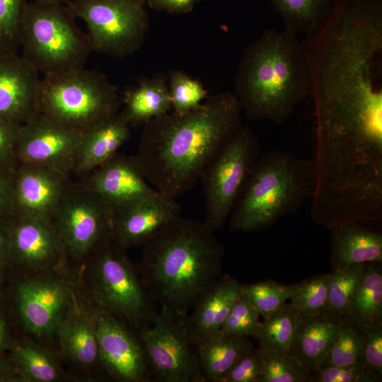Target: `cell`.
<instances>
[{
    "label": "cell",
    "instance_id": "2e32d148",
    "mask_svg": "<svg viewBox=\"0 0 382 382\" xmlns=\"http://www.w3.org/2000/svg\"><path fill=\"white\" fill-rule=\"evenodd\" d=\"M176 199L156 191L114 209L112 239L124 249L143 245L180 215L181 208Z\"/></svg>",
    "mask_w": 382,
    "mask_h": 382
},
{
    "label": "cell",
    "instance_id": "8d00e7d4",
    "mask_svg": "<svg viewBox=\"0 0 382 382\" xmlns=\"http://www.w3.org/2000/svg\"><path fill=\"white\" fill-rule=\"evenodd\" d=\"M259 316L248 296L243 292L231 306L219 332L253 337L260 323Z\"/></svg>",
    "mask_w": 382,
    "mask_h": 382
},
{
    "label": "cell",
    "instance_id": "8fae6325",
    "mask_svg": "<svg viewBox=\"0 0 382 382\" xmlns=\"http://www.w3.org/2000/svg\"><path fill=\"white\" fill-rule=\"evenodd\" d=\"M112 209L82 181L71 182L52 221L66 254L81 260L112 239Z\"/></svg>",
    "mask_w": 382,
    "mask_h": 382
},
{
    "label": "cell",
    "instance_id": "30bf717a",
    "mask_svg": "<svg viewBox=\"0 0 382 382\" xmlns=\"http://www.w3.org/2000/svg\"><path fill=\"white\" fill-rule=\"evenodd\" d=\"M187 317L160 309L151 323L139 332L151 381L206 382Z\"/></svg>",
    "mask_w": 382,
    "mask_h": 382
},
{
    "label": "cell",
    "instance_id": "c3c4849f",
    "mask_svg": "<svg viewBox=\"0 0 382 382\" xmlns=\"http://www.w3.org/2000/svg\"><path fill=\"white\" fill-rule=\"evenodd\" d=\"M32 2L43 3V4H61L62 2L67 0H31Z\"/></svg>",
    "mask_w": 382,
    "mask_h": 382
},
{
    "label": "cell",
    "instance_id": "4fadbf2b",
    "mask_svg": "<svg viewBox=\"0 0 382 382\" xmlns=\"http://www.w3.org/2000/svg\"><path fill=\"white\" fill-rule=\"evenodd\" d=\"M15 300L24 328L40 337L56 333L74 301L68 284L48 272L21 279L16 288Z\"/></svg>",
    "mask_w": 382,
    "mask_h": 382
},
{
    "label": "cell",
    "instance_id": "f35d334b",
    "mask_svg": "<svg viewBox=\"0 0 382 382\" xmlns=\"http://www.w3.org/2000/svg\"><path fill=\"white\" fill-rule=\"evenodd\" d=\"M381 374L361 361L342 366L321 367L311 372L308 382H381Z\"/></svg>",
    "mask_w": 382,
    "mask_h": 382
},
{
    "label": "cell",
    "instance_id": "6da1fadb",
    "mask_svg": "<svg viewBox=\"0 0 382 382\" xmlns=\"http://www.w3.org/2000/svg\"><path fill=\"white\" fill-rule=\"evenodd\" d=\"M234 95L224 92L183 114L173 111L145 125L135 156L149 183L177 198L199 180L221 146L241 125Z\"/></svg>",
    "mask_w": 382,
    "mask_h": 382
},
{
    "label": "cell",
    "instance_id": "f1b7e54d",
    "mask_svg": "<svg viewBox=\"0 0 382 382\" xmlns=\"http://www.w3.org/2000/svg\"><path fill=\"white\" fill-rule=\"evenodd\" d=\"M12 352V361L21 382H54L62 378L56 359L42 347L27 342L16 345Z\"/></svg>",
    "mask_w": 382,
    "mask_h": 382
},
{
    "label": "cell",
    "instance_id": "9a60e30c",
    "mask_svg": "<svg viewBox=\"0 0 382 382\" xmlns=\"http://www.w3.org/2000/svg\"><path fill=\"white\" fill-rule=\"evenodd\" d=\"M9 222L8 260L38 273L54 270L62 264L66 252L52 221L16 214Z\"/></svg>",
    "mask_w": 382,
    "mask_h": 382
},
{
    "label": "cell",
    "instance_id": "ee69618b",
    "mask_svg": "<svg viewBox=\"0 0 382 382\" xmlns=\"http://www.w3.org/2000/svg\"><path fill=\"white\" fill-rule=\"evenodd\" d=\"M200 0H146L153 8L173 13H187Z\"/></svg>",
    "mask_w": 382,
    "mask_h": 382
},
{
    "label": "cell",
    "instance_id": "7a4b0ae2",
    "mask_svg": "<svg viewBox=\"0 0 382 382\" xmlns=\"http://www.w3.org/2000/svg\"><path fill=\"white\" fill-rule=\"evenodd\" d=\"M142 245L138 272L161 310L188 316L197 299L221 277L224 248L204 221L180 215Z\"/></svg>",
    "mask_w": 382,
    "mask_h": 382
},
{
    "label": "cell",
    "instance_id": "e575fe53",
    "mask_svg": "<svg viewBox=\"0 0 382 382\" xmlns=\"http://www.w3.org/2000/svg\"><path fill=\"white\" fill-rule=\"evenodd\" d=\"M171 107L183 114L198 107L207 98V91L198 81L180 71H172L168 77Z\"/></svg>",
    "mask_w": 382,
    "mask_h": 382
},
{
    "label": "cell",
    "instance_id": "bcb514c9",
    "mask_svg": "<svg viewBox=\"0 0 382 382\" xmlns=\"http://www.w3.org/2000/svg\"><path fill=\"white\" fill-rule=\"evenodd\" d=\"M21 381L12 361L8 359L0 350V382Z\"/></svg>",
    "mask_w": 382,
    "mask_h": 382
},
{
    "label": "cell",
    "instance_id": "d590c367",
    "mask_svg": "<svg viewBox=\"0 0 382 382\" xmlns=\"http://www.w3.org/2000/svg\"><path fill=\"white\" fill-rule=\"evenodd\" d=\"M329 274L316 275L298 283L291 304L301 314H315L328 309Z\"/></svg>",
    "mask_w": 382,
    "mask_h": 382
},
{
    "label": "cell",
    "instance_id": "484cf974",
    "mask_svg": "<svg viewBox=\"0 0 382 382\" xmlns=\"http://www.w3.org/2000/svg\"><path fill=\"white\" fill-rule=\"evenodd\" d=\"M168 80L158 74L138 82L124 95L125 107L122 110L131 127L145 125L172 110Z\"/></svg>",
    "mask_w": 382,
    "mask_h": 382
},
{
    "label": "cell",
    "instance_id": "f6af8a7d",
    "mask_svg": "<svg viewBox=\"0 0 382 382\" xmlns=\"http://www.w3.org/2000/svg\"><path fill=\"white\" fill-rule=\"evenodd\" d=\"M11 248V226L9 219L0 217V262L9 259Z\"/></svg>",
    "mask_w": 382,
    "mask_h": 382
},
{
    "label": "cell",
    "instance_id": "ba28073f",
    "mask_svg": "<svg viewBox=\"0 0 382 382\" xmlns=\"http://www.w3.org/2000/svg\"><path fill=\"white\" fill-rule=\"evenodd\" d=\"M260 148L254 132L242 125L204 167L199 178L206 201L204 222L214 231L228 219L260 155Z\"/></svg>",
    "mask_w": 382,
    "mask_h": 382
},
{
    "label": "cell",
    "instance_id": "44dd1931",
    "mask_svg": "<svg viewBox=\"0 0 382 382\" xmlns=\"http://www.w3.org/2000/svg\"><path fill=\"white\" fill-rule=\"evenodd\" d=\"M242 293V284L229 275L220 277L202 293L187 317L196 345L219 332L231 306Z\"/></svg>",
    "mask_w": 382,
    "mask_h": 382
},
{
    "label": "cell",
    "instance_id": "7bdbcfd3",
    "mask_svg": "<svg viewBox=\"0 0 382 382\" xmlns=\"http://www.w3.org/2000/svg\"><path fill=\"white\" fill-rule=\"evenodd\" d=\"M20 125L0 119V164L16 166V144Z\"/></svg>",
    "mask_w": 382,
    "mask_h": 382
},
{
    "label": "cell",
    "instance_id": "ab89813d",
    "mask_svg": "<svg viewBox=\"0 0 382 382\" xmlns=\"http://www.w3.org/2000/svg\"><path fill=\"white\" fill-rule=\"evenodd\" d=\"M262 362L259 349L252 348L235 364L222 382H260Z\"/></svg>",
    "mask_w": 382,
    "mask_h": 382
},
{
    "label": "cell",
    "instance_id": "d6a6232c",
    "mask_svg": "<svg viewBox=\"0 0 382 382\" xmlns=\"http://www.w3.org/2000/svg\"><path fill=\"white\" fill-rule=\"evenodd\" d=\"M298 288V283L289 286L267 280L251 284H242L243 292L250 299L260 316L266 319L290 300Z\"/></svg>",
    "mask_w": 382,
    "mask_h": 382
},
{
    "label": "cell",
    "instance_id": "277c9868",
    "mask_svg": "<svg viewBox=\"0 0 382 382\" xmlns=\"http://www.w3.org/2000/svg\"><path fill=\"white\" fill-rule=\"evenodd\" d=\"M313 188L311 160L279 150L260 155L229 215V228L248 233L272 226L297 212Z\"/></svg>",
    "mask_w": 382,
    "mask_h": 382
},
{
    "label": "cell",
    "instance_id": "4dcf8cb0",
    "mask_svg": "<svg viewBox=\"0 0 382 382\" xmlns=\"http://www.w3.org/2000/svg\"><path fill=\"white\" fill-rule=\"evenodd\" d=\"M262 374L260 382H308L311 372L289 352L259 345Z\"/></svg>",
    "mask_w": 382,
    "mask_h": 382
},
{
    "label": "cell",
    "instance_id": "836d02e7",
    "mask_svg": "<svg viewBox=\"0 0 382 382\" xmlns=\"http://www.w3.org/2000/svg\"><path fill=\"white\" fill-rule=\"evenodd\" d=\"M363 347V332L354 324L347 321L340 328L320 368L347 366L360 361Z\"/></svg>",
    "mask_w": 382,
    "mask_h": 382
},
{
    "label": "cell",
    "instance_id": "f546056e",
    "mask_svg": "<svg viewBox=\"0 0 382 382\" xmlns=\"http://www.w3.org/2000/svg\"><path fill=\"white\" fill-rule=\"evenodd\" d=\"M299 314L291 303H285L260 323L253 337L258 345L277 352H289Z\"/></svg>",
    "mask_w": 382,
    "mask_h": 382
},
{
    "label": "cell",
    "instance_id": "5bb4252c",
    "mask_svg": "<svg viewBox=\"0 0 382 382\" xmlns=\"http://www.w3.org/2000/svg\"><path fill=\"white\" fill-rule=\"evenodd\" d=\"M93 313L99 361L108 374L122 382L151 381L139 335L137 337L121 320L98 306Z\"/></svg>",
    "mask_w": 382,
    "mask_h": 382
},
{
    "label": "cell",
    "instance_id": "9c48e42d",
    "mask_svg": "<svg viewBox=\"0 0 382 382\" xmlns=\"http://www.w3.org/2000/svg\"><path fill=\"white\" fill-rule=\"evenodd\" d=\"M67 8L86 23L93 51L119 59L141 47L149 28L142 6L126 0H74Z\"/></svg>",
    "mask_w": 382,
    "mask_h": 382
},
{
    "label": "cell",
    "instance_id": "7dc6e473",
    "mask_svg": "<svg viewBox=\"0 0 382 382\" xmlns=\"http://www.w3.org/2000/svg\"><path fill=\"white\" fill-rule=\"evenodd\" d=\"M16 344L10 335L6 322L0 313V350L4 352L10 349L13 350Z\"/></svg>",
    "mask_w": 382,
    "mask_h": 382
},
{
    "label": "cell",
    "instance_id": "74e56055",
    "mask_svg": "<svg viewBox=\"0 0 382 382\" xmlns=\"http://www.w3.org/2000/svg\"><path fill=\"white\" fill-rule=\"evenodd\" d=\"M24 0H0V52H18Z\"/></svg>",
    "mask_w": 382,
    "mask_h": 382
},
{
    "label": "cell",
    "instance_id": "603a6c76",
    "mask_svg": "<svg viewBox=\"0 0 382 382\" xmlns=\"http://www.w3.org/2000/svg\"><path fill=\"white\" fill-rule=\"evenodd\" d=\"M131 125L122 111L84 132L79 144L72 173L83 175L110 159L130 137Z\"/></svg>",
    "mask_w": 382,
    "mask_h": 382
},
{
    "label": "cell",
    "instance_id": "ac0fdd59",
    "mask_svg": "<svg viewBox=\"0 0 382 382\" xmlns=\"http://www.w3.org/2000/svg\"><path fill=\"white\" fill-rule=\"evenodd\" d=\"M71 183L69 175L54 168L18 163L14 174L16 214L52 221Z\"/></svg>",
    "mask_w": 382,
    "mask_h": 382
},
{
    "label": "cell",
    "instance_id": "b9f144b4",
    "mask_svg": "<svg viewBox=\"0 0 382 382\" xmlns=\"http://www.w3.org/2000/svg\"><path fill=\"white\" fill-rule=\"evenodd\" d=\"M17 165L0 164L1 218L9 219L16 214L14 195V174Z\"/></svg>",
    "mask_w": 382,
    "mask_h": 382
},
{
    "label": "cell",
    "instance_id": "cb8c5ba5",
    "mask_svg": "<svg viewBox=\"0 0 382 382\" xmlns=\"http://www.w3.org/2000/svg\"><path fill=\"white\" fill-rule=\"evenodd\" d=\"M61 353L76 365L90 366L99 361L96 321L74 301L58 326Z\"/></svg>",
    "mask_w": 382,
    "mask_h": 382
},
{
    "label": "cell",
    "instance_id": "f907efd6",
    "mask_svg": "<svg viewBox=\"0 0 382 382\" xmlns=\"http://www.w3.org/2000/svg\"><path fill=\"white\" fill-rule=\"evenodd\" d=\"M126 1H130L132 3H134L140 6H142L144 3L146 1V0H126Z\"/></svg>",
    "mask_w": 382,
    "mask_h": 382
},
{
    "label": "cell",
    "instance_id": "52a82bcc",
    "mask_svg": "<svg viewBox=\"0 0 382 382\" xmlns=\"http://www.w3.org/2000/svg\"><path fill=\"white\" fill-rule=\"evenodd\" d=\"M125 250L112 239L95 250L91 291L98 307L127 322L139 333L153 321L156 303Z\"/></svg>",
    "mask_w": 382,
    "mask_h": 382
},
{
    "label": "cell",
    "instance_id": "8992f818",
    "mask_svg": "<svg viewBox=\"0 0 382 382\" xmlns=\"http://www.w3.org/2000/svg\"><path fill=\"white\" fill-rule=\"evenodd\" d=\"M120 103L108 77L84 66L41 79L39 112L83 134L117 114Z\"/></svg>",
    "mask_w": 382,
    "mask_h": 382
},
{
    "label": "cell",
    "instance_id": "7402d4cb",
    "mask_svg": "<svg viewBox=\"0 0 382 382\" xmlns=\"http://www.w3.org/2000/svg\"><path fill=\"white\" fill-rule=\"evenodd\" d=\"M373 223L347 222L331 231L330 265L332 270L351 265L382 261V233Z\"/></svg>",
    "mask_w": 382,
    "mask_h": 382
},
{
    "label": "cell",
    "instance_id": "3957f363",
    "mask_svg": "<svg viewBox=\"0 0 382 382\" xmlns=\"http://www.w3.org/2000/svg\"><path fill=\"white\" fill-rule=\"evenodd\" d=\"M309 92L306 54L296 33L267 30L245 49L236 71L234 95L249 119L281 126Z\"/></svg>",
    "mask_w": 382,
    "mask_h": 382
},
{
    "label": "cell",
    "instance_id": "83f0119b",
    "mask_svg": "<svg viewBox=\"0 0 382 382\" xmlns=\"http://www.w3.org/2000/svg\"><path fill=\"white\" fill-rule=\"evenodd\" d=\"M285 29L296 35L316 30L328 16L333 0H270Z\"/></svg>",
    "mask_w": 382,
    "mask_h": 382
},
{
    "label": "cell",
    "instance_id": "ffe728a7",
    "mask_svg": "<svg viewBox=\"0 0 382 382\" xmlns=\"http://www.w3.org/2000/svg\"><path fill=\"white\" fill-rule=\"evenodd\" d=\"M346 319L329 310L299 314L289 352L311 372L319 369Z\"/></svg>",
    "mask_w": 382,
    "mask_h": 382
},
{
    "label": "cell",
    "instance_id": "5b68a950",
    "mask_svg": "<svg viewBox=\"0 0 382 382\" xmlns=\"http://www.w3.org/2000/svg\"><path fill=\"white\" fill-rule=\"evenodd\" d=\"M67 8L27 3L20 28L21 56L44 75L83 67L92 47Z\"/></svg>",
    "mask_w": 382,
    "mask_h": 382
},
{
    "label": "cell",
    "instance_id": "1f68e13d",
    "mask_svg": "<svg viewBox=\"0 0 382 382\" xmlns=\"http://www.w3.org/2000/svg\"><path fill=\"white\" fill-rule=\"evenodd\" d=\"M364 264L332 270L329 274L328 309L346 320L349 303L361 278Z\"/></svg>",
    "mask_w": 382,
    "mask_h": 382
},
{
    "label": "cell",
    "instance_id": "7c38bea8",
    "mask_svg": "<svg viewBox=\"0 0 382 382\" xmlns=\"http://www.w3.org/2000/svg\"><path fill=\"white\" fill-rule=\"evenodd\" d=\"M82 135L39 112L19 127L17 161L47 166L70 175Z\"/></svg>",
    "mask_w": 382,
    "mask_h": 382
},
{
    "label": "cell",
    "instance_id": "681fc988",
    "mask_svg": "<svg viewBox=\"0 0 382 382\" xmlns=\"http://www.w3.org/2000/svg\"><path fill=\"white\" fill-rule=\"evenodd\" d=\"M3 264L4 263L0 262V290L3 285L4 279V270L3 267Z\"/></svg>",
    "mask_w": 382,
    "mask_h": 382
},
{
    "label": "cell",
    "instance_id": "d4e9b609",
    "mask_svg": "<svg viewBox=\"0 0 382 382\" xmlns=\"http://www.w3.org/2000/svg\"><path fill=\"white\" fill-rule=\"evenodd\" d=\"M253 347L248 337L222 332L197 345V354L205 381L222 382L240 359Z\"/></svg>",
    "mask_w": 382,
    "mask_h": 382
},
{
    "label": "cell",
    "instance_id": "d6986e66",
    "mask_svg": "<svg viewBox=\"0 0 382 382\" xmlns=\"http://www.w3.org/2000/svg\"><path fill=\"white\" fill-rule=\"evenodd\" d=\"M81 181L112 211L157 191L147 181L137 157L120 153Z\"/></svg>",
    "mask_w": 382,
    "mask_h": 382
},
{
    "label": "cell",
    "instance_id": "60d3db41",
    "mask_svg": "<svg viewBox=\"0 0 382 382\" xmlns=\"http://www.w3.org/2000/svg\"><path fill=\"white\" fill-rule=\"evenodd\" d=\"M362 332L364 347L360 361L374 372L382 374V325Z\"/></svg>",
    "mask_w": 382,
    "mask_h": 382
},
{
    "label": "cell",
    "instance_id": "e0dca14e",
    "mask_svg": "<svg viewBox=\"0 0 382 382\" xmlns=\"http://www.w3.org/2000/svg\"><path fill=\"white\" fill-rule=\"evenodd\" d=\"M41 79L18 52H0V119L21 125L39 113Z\"/></svg>",
    "mask_w": 382,
    "mask_h": 382
},
{
    "label": "cell",
    "instance_id": "4316f807",
    "mask_svg": "<svg viewBox=\"0 0 382 382\" xmlns=\"http://www.w3.org/2000/svg\"><path fill=\"white\" fill-rule=\"evenodd\" d=\"M347 320L361 332L382 325V264H364L363 273L349 305Z\"/></svg>",
    "mask_w": 382,
    "mask_h": 382
}]
</instances>
